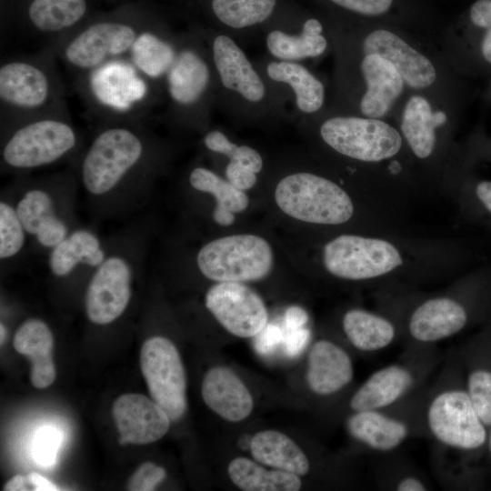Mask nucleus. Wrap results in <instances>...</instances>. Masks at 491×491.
<instances>
[{
  "mask_svg": "<svg viewBox=\"0 0 491 491\" xmlns=\"http://www.w3.org/2000/svg\"><path fill=\"white\" fill-rule=\"evenodd\" d=\"M160 161L157 142L142 126L101 127L83 152L76 175L92 216L128 221L142 214Z\"/></svg>",
  "mask_w": 491,
  "mask_h": 491,
  "instance_id": "obj_1",
  "label": "nucleus"
},
{
  "mask_svg": "<svg viewBox=\"0 0 491 491\" xmlns=\"http://www.w3.org/2000/svg\"><path fill=\"white\" fill-rule=\"evenodd\" d=\"M464 383L471 402L488 427L491 425V367L473 365L466 370Z\"/></svg>",
  "mask_w": 491,
  "mask_h": 491,
  "instance_id": "obj_39",
  "label": "nucleus"
},
{
  "mask_svg": "<svg viewBox=\"0 0 491 491\" xmlns=\"http://www.w3.org/2000/svg\"><path fill=\"white\" fill-rule=\"evenodd\" d=\"M226 179L237 188L246 191L252 188L257 181L256 174L247 167L229 161L225 169Z\"/></svg>",
  "mask_w": 491,
  "mask_h": 491,
  "instance_id": "obj_45",
  "label": "nucleus"
},
{
  "mask_svg": "<svg viewBox=\"0 0 491 491\" xmlns=\"http://www.w3.org/2000/svg\"><path fill=\"white\" fill-rule=\"evenodd\" d=\"M274 84L287 85L292 91L296 109L303 115H314L325 103L324 84L305 65L291 61L272 60L263 74Z\"/></svg>",
  "mask_w": 491,
  "mask_h": 491,
  "instance_id": "obj_26",
  "label": "nucleus"
},
{
  "mask_svg": "<svg viewBox=\"0 0 491 491\" xmlns=\"http://www.w3.org/2000/svg\"><path fill=\"white\" fill-rule=\"evenodd\" d=\"M323 262L334 276L357 281L388 274L403 260L395 246L386 240L342 235L325 246Z\"/></svg>",
  "mask_w": 491,
  "mask_h": 491,
  "instance_id": "obj_13",
  "label": "nucleus"
},
{
  "mask_svg": "<svg viewBox=\"0 0 491 491\" xmlns=\"http://www.w3.org/2000/svg\"><path fill=\"white\" fill-rule=\"evenodd\" d=\"M470 20L478 30L474 50L483 65L491 66V0H477L470 8Z\"/></svg>",
  "mask_w": 491,
  "mask_h": 491,
  "instance_id": "obj_40",
  "label": "nucleus"
},
{
  "mask_svg": "<svg viewBox=\"0 0 491 491\" xmlns=\"http://www.w3.org/2000/svg\"><path fill=\"white\" fill-rule=\"evenodd\" d=\"M436 347L404 348L399 358L373 372L351 395V412L399 406L423 391L440 364Z\"/></svg>",
  "mask_w": 491,
  "mask_h": 491,
  "instance_id": "obj_6",
  "label": "nucleus"
},
{
  "mask_svg": "<svg viewBox=\"0 0 491 491\" xmlns=\"http://www.w3.org/2000/svg\"><path fill=\"white\" fill-rule=\"evenodd\" d=\"M112 414L121 445L155 442L167 433L171 423L160 406L141 394L120 396L113 404Z\"/></svg>",
  "mask_w": 491,
  "mask_h": 491,
  "instance_id": "obj_20",
  "label": "nucleus"
},
{
  "mask_svg": "<svg viewBox=\"0 0 491 491\" xmlns=\"http://www.w3.org/2000/svg\"><path fill=\"white\" fill-rule=\"evenodd\" d=\"M275 200L286 215L311 224H343L354 213L353 202L341 186L310 172L282 177L275 189Z\"/></svg>",
  "mask_w": 491,
  "mask_h": 491,
  "instance_id": "obj_9",
  "label": "nucleus"
},
{
  "mask_svg": "<svg viewBox=\"0 0 491 491\" xmlns=\"http://www.w3.org/2000/svg\"><path fill=\"white\" fill-rule=\"evenodd\" d=\"M348 11L368 16L379 15L388 11L393 0H330Z\"/></svg>",
  "mask_w": 491,
  "mask_h": 491,
  "instance_id": "obj_43",
  "label": "nucleus"
},
{
  "mask_svg": "<svg viewBox=\"0 0 491 491\" xmlns=\"http://www.w3.org/2000/svg\"><path fill=\"white\" fill-rule=\"evenodd\" d=\"M27 479L29 481V484L34 486V490L36 491H56L60 489L50 480L35 472L30 473L27 476Z\"/></svg>",
  "mask_w": 491,
  "mask_h": 491,
  "instance_id": "obj_48",
  "label": "nucleus"
},
{
  "mask_svg": "<svg viewBox=\"0 0 491 491\" xmlns=\"http://www.w3.org/2000/svg\"><path fill=\"white\" fill-rule=\"evenodd\" d=\"M179 39L144 30L139 32L127 58L148 82L163 85L164 79L175 59Z\"/></svg>",
  "mask_w": 491,
  "mask_h": 491,
  "instance_id": "obj_28",
  "label": "nucleus"
},
{
  "mask_svg": "<svg viewBox=\"0 0 491 491\" xmlns=\"http://www.w3.org/2000/svg\"><path fill=\"white\" fill-rule=\"evenodd\" d=\"M203 143L207 150L223 155L229 161L242 165L256 174L263 168V158L257 150L246 145H236L220 130L206 132Z\"/></svg>",
  "mask_w": 491,
  "mask_h": 491,
  "instance_id": "obj_38",
  "label": "nucleus"
},
{
  "mask_svg": "<svg viewBox=\"0 0 491 491\" xmlns=\"http://www.w3.org/2000/svg\"><path fill=\"white\" fill-rule=\"evenodd\" d=\"M28 234L18 215L10 187L0 197V263L9 269L25 252Z\"/></svg>",
  "mask_w": 491,
  "mask_h": 491,
  "instance_id": "obj_35",
  "label": "nucleus"
},
{
  "mask_svg": "<svg viewBox=\"0 0 491 491\" xmlns=\"http://www.w3.org/2000/svg\"><path fill=\"white\" fill-rule=\"evenodd\" d=\"M446 121L444 112H434L425 96L414 95L406 101L400 129L416 156L423 159L432 155L436 141V129Z\"/></svg>",
  "mask_w": 491,
  "mask_h": 491,
  "instance_id": "obj_27",
  "label": "nucleus"
},
{
  "mask_svg": "<svg viewBox=\"0 0 491 491\" xmlns=\"http://www.w3.org/2000/svg\"><path fill=\"white\" fill-rule=\"evenodd\" d=\"M63 442L62 432L51 426L38 428L32 441V456L42 467H52Z\"/></svg>",
  "mask_w": 491,
  "mask_h": 491,
  "instance_id": "obj_41",
  "label": "nucleus"
},
{
  "mask_svg": "<svg viewBox=\"0 0 491 491\" xmlns=\"http://www.w3.org/2000/svg\"><path fill=\"white\" fill-rule=\"evenodd\" d=\"M476 195L491 213V181L480 182L476 186Z\"/></svg>",
  "mask_w": 491,
  "mask_h": 491,
  "instance_id": "obj_50",
  "label": "nucleus"
},
{
  "mask_svg": "<svg viewBox=\"0 0 491 491\" xmlns=\"http://www.w3.org/2000/svg\"><path fill=\"white\" fill-rule=\"evenodd\" d=\"M13 345L17 353L32 362V385L39 389L52 385L55 379L54 336L47 324L39 318L26 319L18 326Z\"/></svg>",
  "mask_w": 491,
  "mask_h": 491,
  "instance_id": "obj_25",
  "label": "nucleus"
},
{
  "mask_svg": "<svg viewBox=\"0 0 491 491\" xmlns=\"http://www.w3.org/2000/svg\"><path fill=\"white\" fill-rule=\"evenodd\" d=\"M307 321L308 315L301 306H289L285 313L284 322L288 331L304 327Z\"/></svg>",
  "mask_w": 491,
  "mask_h": 491,
  "instance_id": "obj_47",
  "label": "nucleus"
},
{
  "mask_svg": "<svg viewBox=\"0 0 491 491\" xmlns=\"http://www.w3.org/2000/svg\"><path fill=\"white\" fill-rule=\"evenodd\" d=\"M322 32L320 21L308 18L299 34H289L282 29L271 30L266 35V45L269 54L277 60L296 62L317 57L327 48V40Z\"/></svg>",
  "mask_w": 491,
  "mask_h": 491,
  "instance_id": "obj_32",
  "label": "nucleus"
},
{
  "mask_svg": "<svg viewBox=\"0 0 491 491\" xmlns=\"http://www.w3.org/2000/svg\"><path fill=\"white\" fill-rule=\"evenodd\" d=\"M466 307L450 296L429 298L411 313L406 326L408 336L404 348L435 347L440 341L457 335L466 326Z\"/></svg>",
  "mask_w": 491,
  "mask_h": 491,
  "instance_id": "obj_19",
  "label": "nucleus"
},
{
  "mask_svg": "<svg viewBox=\"0 0 491 491\" xmlns=\"http://www.w3.org/2000/svg\"><path fill=\"white\" fill-rule=\"evenodd\" d=\"M273 265L270 244L252 234L215 238L203 245L195 255L198 271L215 282L260 280L269 275Z\"/></svg>",
  "mask_w": 491,
  "mask_h": 491,
  "instance_id": "obj_11",
  "label": "nucleus"
},
{
  "mask_svg": "<svg viewBox=\"0 0 491 491\" xmlns=\"http://www.w3.org/2000/svg\"><path fill=\"white\" fill-rule=\"evenodd\" d=\"M362 50L387 59L411 88L425 89L436 80L432 61L394 32L376 29L368 33L362 41Z\"/></svg>",
  "mask_w": 491,
  "mask_h": 491,
  "instance_id": "obj_21",
  "label": "nucleus"
},
{
  "mask_svg": "<svg viewBox=\"0 0 491 491\" xmlns=\"http://www.w3.org/2000/svg\"><path fill=\"white\" fill-rule=\"evenodd\" d=\"M444 364L425 394L427 437L448 451H477L486 446L487 426L471 402L457 357L449 356Z\"/></svg>",
  "mask_w": 491,
  "mask_h": 491,
  "instance_id": "obj_2",
  "label": "nucleus"
},
{
  "mask_svg": "<svg viewBox=\"0 0 491 491\" xmlns=\"http://www.w3.org/2000/svg\"><path fill=\"white\" fill-rule=\"evenodd\" d=\"M82 137L72 121L52 112L24 118L2 126V171L26 174L61 162L75 155Z\"/></svg>",
  "mask_w": 491,
  "mask_h": 491,
  "instance_id": "obj_4",
  "label": "nucleus"
},
{
  "mask_svg": "<svg viewBox=\"0 0 491 491\" xmlns=\"http://www.w3.org/2000/svg\"><path fill=\"white\" fill-rule=\"evenodd\" d=\"M342 328L353 347L367 354L386 349L398 336L396 326L388 318L360 308L345 313Z\"/></svg>",
  "mask_w": 491,
  "mask_h": 491,
  "instance_id": "obj_30",
  "label": "nucleus"
},
{
  "mask_svg": "<svg viewBox=\"0 0 491 491\" xmlns=\"http://www.w3.org/2000/svg\"><path fill=\"white\" fill-rule=\"evenodd\" d=\"M138 34L130 24L94 23L64 39L60 55L69 67L85 75L112 60L127 57Z\"/></svg>",
  "mask_w": 491,
  "mask_h": 491,
  "instance_id": "obj_15",
  "label": "nucleus"
},
{
  "mask_svg": "<svg viewBox=\"0 0 491 491\" xmlns=\"http://www.w3.org/2000/svg\"><path fill=\"white\" fill-rule=\"evenodd\" d=\"M426 387L391 408L351 412L346 420L348 436L378 456L397 452L411 438L427 437L424 420Z\"/></svg>",
  "mask_w": 491,
  "mask_h": 491,
  "instance_id": "obj_10",
  "label": "nucleus"
},
{
  "mask_svg": "<svg viewBox=\"0 0 491 491\" xmlns=\"http://www.w3.org/2000/svg\"><path fill=\"white\" fill-rule=\"evenodd\" d=\"M379 456L383 459L376 466V479L380 488L394 491L431 489L426 476L414 466L395 456V453Z\"/></svg>",
  "mask_w": 491,
  "mask_h": 491,
  "instance_id": "obj_37",
  "label": "nucleus"
},
{
  "mask_svg": "<svg viewBox=\"0 0 491 491\" xmlns=\"http://www.w3.org/2000/svg\"><path fill=\"white\" fill-rule=\"evenodd\" d=\"M255 337V349L260 355L272 353L285 339L282 329L273 324H267Z\"/></svg>",
  "mask_w": 491,
  "mask_h": 491,
  "instance_id": "obj_44",
  "label": "nucleus"
},
{
  "mask_svg": "<svg viewBox=\"0 0 491 491\" xmlns=\"http://www.w3.org/2000/svg\"><path fill=\"white\" fill-rule=\"evenodd\" d=\"M140 365L152 399L177 421L185 413L186 376L180 355L171 340L162 336L146 339Z\"/></svg>",
  "mask_w": 491,
  "mask_h": 491,
  "instance_id": "obj_14",
  "label": "nucleus"
},
{
  "mask_svg": "<svg viewBox=\"0 0 491 491\" xmlns=\"http://www.w3.org/2000/svg\"><path fill=\"white\" fill-rule=\"evenodd\" d=\"M85 89L94 105L125 123L150 96L152 84L144 78L127 57L112 60L85 75Z\"/></svg>",
  "mask_w": 491,
  "mask_h": 491,
  "instance_id": "obj_16",
  "label": "nucleus"
},
{
  "mask_svg": "<svg viewBox=\"0 0 491 491\" xmlns=\"http://www.w3.org/2000/svg\"><path fill=\"white\" fill-rule=\"evenodd\" d=\"M207 43V42H206ZM164 91L171 113L183 121H203L216 97V81L208 45L202 39H179Z\"/></svg>",
  "mask_w": 491,
  "mask_h": 491,
  "instance_id": "obj_7",
  "label": "nucleus"
},
{
  "mask_svg": "<svg viewBox=\"0 0 491 491\" xmlns=\"http://www.w3.org/2000/svg\"><path fill=\"white\" fill-rule=\"evenodd\" d=\"M276 0H212L217 20L228 28L240 31L263 24L273 14Z\"/></svg>",
  "mask_w": 491,
  "mask_h": 491,
  "instance_id": "obj_36",
  "label": "nucleus"
},
{
  "mask_svg": "<svg viewBox=\"0 0 491 491\" xmlns=\"http://www.w3.org/2000/svg\"><path fill=\"white\" fill-rule=\"evenodd\" d=\"M107 252V240L90 226L79 225L47 255V269L57 282L81 279L87 285Z\"/></svg>",
  "mask_w": 491,
  "mask_h": 491,
  "instance_id": "obj_18",
  "label": "nucleus"
},
{
  "mask_svg": "<svg viewBox=\"0 0 491 491\" xmlns=\"http://www.w3.org/2000/svg\"><path fill=\"white\" fill-rule=\"evenodd\" d=\"M202 397L216 415L229 422H240L252 413L253 396L240 377L230 368L215 366L202 382Z\"/></svg>",
  "mask_w": 491,
  "mask_h": 491,
  "instance_id": "obj_24",
  "label": "nucleus"
},
{
  "mask_svg": "<svg viewBox=\"0 0 491 491\" xmlns=\"http://www.w3.org/2000/svg\"><path fill=\"white\" fill-rule=\"evenodd\" d=\"M249 447L257 462L270 467L299 476H306L310 470V462L306 453L294 440L281 432H257L251 438Z\"/></svg>",
  "mask_w": 491,
  "mask_h": 491,
  "instance_id": "obj_31",
  "label": "nucleus"
},
{
  "mask_svg": "<svg viewBox=\"0 0 491 491\" xmlns=\"http://www.w3.org/2000/svg\"><path fill=\"white\" fill-rule=\"evenodd\" d=\"M355 367L349 353L337 343L319 339L310 348L306 380L310 391L322 397L336 395L353 381Z\"/></svg>",
  "mask_w": 491,
  "mask_h": 491,
  "instance_id": "obj_22",
  "label": "nucleus"
},
{
  "mask_svg": "<svg viewBox=\"0 0 491 491\" xmlns=\"http://www.w3.org/2000/svg\"><path fill=\"white\" fill-rule=\"evenodd\" d=\"M359 67L366 85L359 101L360 114L380 119L389 113L406 84L395 66L380 55L365 54Z\"/></svg>",
  "mask_w": 491,
  "mask_h": 491,
  "instance_id": "obj_23",
  "label": "nucleus"
},
{
  "mask_svg": "<svg viewBox=\"0 0 491 491\" xmlns=\"http://www.w3.org/2000/svg\"><path fill=\"white\" fill-rule=\"evenodd\" d=\"M62 95L55 70L44 60L14 58L0 66L2 126L55 112Z\"/></svg>",
  "mask_w": 491,
  "mask_h": 491,
  "instance_id": "obj_8",
  "label": "nucleus"
},
{
  "mask_svg": "<svg viewBox=\"0 0 491 491\" xmlns=\"http://www.w3.org/2000/svg\"><path fill=\"white\" fill-rule=\"evenodd\" d=\"M85 11V0H33L28 16L39 32L55 34L76 25Z\"/></svg>",
  "mask_w": 491,
  "mask_h": 491,
  "instance_id": "obj_34",
  "label": "nucleus"
},
{
  "mask_svg": "<svg viewBox=\"0 0 491 491\" xmlns=\"http://www.w3.org/2000/svg\"><path fill=\"white\" fill-rule=\"evenodd\" d=\"M166 476L165 470L154 463L139 466L129 479L127 489L131 491H152Z\"/></svg>",
  "mask_w": 491,
  "mask_h": 491,
  "instance_id": "obj_42",
  "label": "nucleus"
},
{
  "mask_svg": "<svg viewBox=\"0 0 491 491\" xmlns=\"http://www.w3.org/2000/svg\"><path fill=\"white\" fill-rule=\"evenodd\" d=\"M76 174L63 171L35 178H22L9 187L29 240L47 253L78 226Z\"/></svg>",
  "mask_w": 491,
  "mask_h": 491,
  "instance_id": "obj_3",
  "label": "nucleus"
},
{
  "mask_svg": "<svg viewBox=\"0 0 491 491\" xmlns=\"http://www.w3.org/2000/svg\"><path fill=\"white\" fill-rule=\"evenodd\" d=\"M227 473L235 486L244 491H297L302 486L299 476L266 469L247 457H235L228 465Z\"/></svg>",
  "mask_w": 491,
  "mask_h": 491,
  "instance_id": "obj_33",
  "label": "nucleus"
},
{
  "mask_svg": "<svg viewBox=\"0 0 491 491\" xmlns=\"http://www.w3.org/2000/svg\"><path fill=\"white\" fill-rule=\"evenodd\" d=\"M216 81V97L231 115H276L284 97L257 70L238 44L225 34L206 39Z\"/></svg>",
  "mask_w": 491,
  "mask_h": 491,
  "instance_id": "obj_5",
  "label": "nucleus"
},
{
  "mask_svg": "<svg viewBox=\"0 0 491 491\" xmlns=\"http://www.w3.org/2000/svg\"><path fill=\"white\" fill-rule=\"evenodd\" d=\"M205 305L230 334L248 338L267 325V310L262 298L240 282H217L205 293Z\"/></svg>",
  "mask_w": 491,
  "mask_h": 491,
  "instance_id": "obj_17",
  "label": "nucleus"
},
{
  "mask_svg": "<svg viewBox=\"0 0 491 491\" xmlns=\"http://www.w3.org/2000/svg\"><path fill=\"white\" fill-rule=\"evenodd\" d=\"M0 332H1L0 333V335H1V340L0 341H1V344H3V342L5 341V336H6V327L3 323H1V325H0Z\"/></svg>",
  "mask_w": 491,
  "mask_h": 491,
  "instance_id": "obj_52",
  "label": "nucleus"
},
{
  "mask_svg": "<svg viewBox=\"0 0 491 491\" xmlns=\"http://www.w3.org/2000/svg\"><path fill=\"white\" fill-rule=\"evenodd\" d=\"M322 141L337 154L361 162H380L396 155L402 136L388 123L362 115H336L318 126Z\"/></svg>",
  "mask_w": 491,
  "mask_h": 491,
  "instance_id": "obj_12",
  "label": "nucleus"
},
{
  "mask_svg": "<svg viewBox=\"0 0 491 491\" xmlns=\"http://www.w3.org/2000/svg\"><path fill=\"white\" fill-rule=\"evenodd\" d=\"M29 481L27 476L16 475L10 478L4 486L5 491H25L28 490ZM30 485V484H29Z\"/></svg>",
  "mask_w": 491,
  "mask_h": 491,
  "instance_id": "obj_49",
  "label": "nucleus"
},
{
  "mask_svg": "<svg viewBox=\"0 0 491 491\" xmlns=\"http://www.w3.org/2000/svg\"><path fill=\"white\" fill-rule=\"evenodd\" d=\"M187 182L193 190L215 197V205L212 216L219 225H232L235 220V214L245 211L249 205V198L245 191L207 167H193L188 174Z\"/></svg>",
  "mask_w": 491,
  "mask_h": 491,
  "instance_id": "obj_29",
  "label": "nucleus"
},
{
  "mask_svg": "<svg viewBox=\"0 0 491 491\" xmlns=\"http://www.w3.org/2000/svg\"><path fill=\"white\" fill-rule=\"evenodd\" d=\"M311 337L307 328L290 330L284 339L286 354L290 357L298 356L306 347Z\"/></svg>",
  "mask_w": 491,
  "mask_h": 491,
  "instance_id": "obj_46",
  "label": "nucleus"
},
{
  "mask_svg": "<svg viewBox=\"0 0 491 491\" xmlns=\"http://www.w3.org/2000/svg\"><path fill=\"white\" fill-rule=\"evenodd\" d=\"M487 428L488 429H487V437H486V446H487V449L491 456V425Z\"/></svg>",
  "mask_w": 491,
  "mask_h": 491,
  "instance_id": "obj_51",
  "label": "nucleus"
}]
</instances>
